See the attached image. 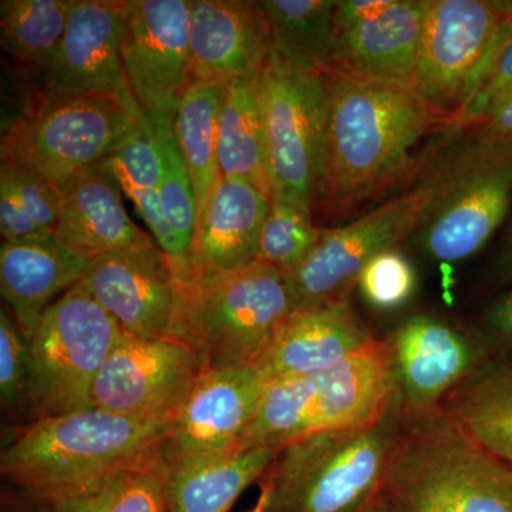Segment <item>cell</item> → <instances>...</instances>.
Instances as JSON below:
<instances>
[{
  "mask_svg": "<svg viewBox=\"0 0 512 512\" xmlns=\"http://www.w3.org/2000/svg\"><path fill=\"white\" fill-rule=\"evenodd\" d=\"M323 80L325 124L313 215L335 220L407 183L421 165V141L451 126L412 83L339 67Z\"/></svg>",
  "mask_w": 512,
  "mask_h": 512,
  "instance_id": "obj_1",
  "label": "cell"
},
{
  "mask_svg": "<svg viewBox=\"0 0 512 512\" xmlns=\"http://www.w3.org/2000/svg\"><path fill=\"white\" fill-rule=\"evenodd\" d=\"M171 421L136 419L86 407L12 427L0 473L37 503L86 490L167 443Z\"/></svg>",
  "mask_w": 512,
  "mask_h": 512,
  "instance_id": "obj_2",
  "label": "cell"
},
{
  "mask_svg": "<svg viewBox=\"0 0 512 512\" xmlns=\"http://www.w3.org/2000/svg\"><path fill=\"white\" fill-rule=\"evenodd\" d=\"M383 497L390 512H512V467L441 410L402 414Z\"/></svg>",
  "mask_w": 512,
  "mask_h": 512,
  "instance_id": "obj_3",
  "label": "cell"
},
{
  "mask_svg": "<svg viewBox=\"0 0 512 512\" xmlns=\"http://www.w3.org/2000/svg\"><path fill=\"white\" fill-rule=\"evenodd\" d=\"M400 400L372 426L323 431L279 450L259 480L266 512H359L383 493Z\"/></svg>",
  "mask_w": 512,
  "mask_h": 512,
  "instance_id": "obj_4",
  "label": "cell"
},
{
  "mask_svg": "<svg viewBox=\"0 0 512 512\" xmlns=\"http://www.w3.org/2000/svg\"><path fill=\"white\" fill-rule=\"evenodd\" d=\"M397 400L392 342L376 339L332 369L268 383L241 447L282 448L323 431L372 426Z\"/></svg>",
  "mask_w": 512,
  "mask_h": 512,
  "instance_id": "obj_5",
  "label": "cell"
},
{
  "mask_svg": "<svg viewBox=\"0 0 512 512\" xmlns=\"http://www.w3.org/2000/svg\"><path fill=\"white\" fill-rule=\"evenodd\" d=\"M295 311L285 272L254 261L183 285L178 332L205 370L251 366Z\"/></svg>",
  "mask_w": 512,
  "mask_h": 512,
  "instance_id": "obj_6",
  "label": "cell"
},
{
  "mask_svg": "<svg viewBox=\"0 0 512 512\" xmlns=\"http://www.w3.org/2000/svg\"><path fill=\"white\" fill-rule=\"evenodd\" d=\"M143 116L136 101L117 94L35 89L3 131L0 160L62 187L77 171L111 156Z\"/></svg>",
  "mask_w": 512,
  "mask_h": 512,
  "instance_id": "obj_7",
  "label": "cell"
},
{
  "mask_svg": "<svg viewBox=\"0 0 512 512\" xmlns=\"http://www.w3.org/2000/svg\"><path fill=\"white\" fill-rule=\"evenodd\" d=\"M511 26L512 2L429 0L412 84L451 128Z\"/></svg>",
  "mask_w": 512,
  "mask_h": 512,
  "instance_id": "obj_8",
  "label": "cell"
},
{
  "mask_svg": "<svg viewBox=\"0 0 512 512\" xmlns=\"http://www.w3.org/2000/svg\"><path fill=\"white\" fill-rule=\"evenodd\" d=\"M120 333L116 320L101 308L82 282L52 303L29 342L37 419L92 407L94 380Z\"/></svg>",
  "mask_w": 512,
  "mask_h": 512,
  "instance_id": "obj_9",
  "label": "cell"
},
{
  "mask_svg": "<svg viewBox=\"0 0 512 512\" xmlns=\"http://www.w3.org/2000/svg\"><path fill=\"white\" fill-rule=\"evenodd\" d=\"M440 190L439 170L423 184L359 220L322 229L305 259L285 272L296 309H312L348 302L350 292L370 259L393 249L426 221Z\"/></svg>",
  "mask_w": 512,
  "mask_h": 512,
  "instance_id": "obj_10",
  "label": "cell"
},
{
  "mask_svg": "<svg viewBox=\"0 0 512 512\" xmlns=\"http://www.w3.org/2000/svg\"><path fill=\"white\" fill-rule=\"evenodd\" d=\"M440 190L427 215L423 247L440 262L477 254L507 217L512 201V141L474 136L439 168Z\"/></svg>",
  "mask_w": 512,
  "mask_h": 512,
  "instance_id": "obj_11",
  "label": "cell"
},
{
  "mask_svg": "<svg viewBox=\"0 0 512 512\" xmlns=\"http://www.w3.org/2000/svg\"><path fill=\"white\" fill-rule=\"evenodd\" d=\"M266 163L274 197L312 208L325 124V80L296 72L271 52L259 73Z\"/></svg>",
  "mask_w": 512,
  "mask_h": 512,
  "instance_id": "obj_12",
  "label": "cell"
},
{
  "mask_svg": "<svg viewBox=\"0 0 512 512\" xmlns=\"http://www.w3.org/2000/svg\"><path fill=\"white\" fill-rule=\"evenodd\" d=\"M204 370L197 350L183 340L138 338L121 330L94 380L90 406L173 423Z\"/></svg>",
  "mask_w": 512,
  "mask_h": 512,
  "instance_id": "obj_13",
  "label": "cell"
},
{
  "mask_svg": "<svg viewBox=\"0 0 512 512\" xmlns=\"http://www.w3.org/2000/svg\"><path fill=\"white\" fill-rule=\"evenodd\" d=\"M80 282L128 335L181 340L183 285L153 239L94 259Z\"/></svg>",
  "mask_w": 512,
  "mask_h": 512,
  "instance_id": "obj_14",
  "label": "cell"
},
{
  "mask_svg": "<svg viewBox=\"0 0 512 512\" xmlns=\"http://www.w3.org/2000/svg\"><path fill=\"white\" fill-rule=\"evenodd\" d=\"M191 0H127L124 73L144 114L177 106L191 84Z\"/></svg>",
  "mask_w": 512,
  "mask_h": 512,
  "instance_id": "obj_15",
  "label": "cell"
},
{
  "mask_svg": "<svg viewBox=\"0 0 512 512\" xmlns=\"http://www.w3.org/2000/svg\"><path fill=\"white\" fill-rule=\"evenodd\" d=\"M427 5L429 0L336 2L333 67L360 76L412 83Z\"/></svg>",
  "mask_w": 512,
  "mask_h": 512,
  "instance_id": "obj_16",
  "label": "cell"
},
{
  "mask_svg": "<svg viewBox=\"0 0 512 512\" xmlns=\"http://www.w3.org/2000/svg\"><path fill=\"white\" fill-rule=\"evenodd\" d=\"M127 2L73 0L59 49L36 89L67 93H111L134 100L123 66ZM136 101V100H134Z\"/></svg>",
  "mask_w": 512,
  "mask_h": 512,
  "instance_id": "obj_17",
  "label": "cell"
},
{
  "mask_svg": "<svg viewBox=\"0 0 512 512\" xmlns=\"http://www.w3.org/2000/svg\"><path fill=\"white\" fill-rule=\"evenodd\" d=\"M268 386L258 366L204 370L171 424V458L241 447Z\"/></svg>",
  "mask_w": 512,
  "mask_h": 512,
  "instance_id": "obj_18",
  "label": "cell"
},
{
  "mask_svg": "<svg viewBox=\"0 0 512 512\" xmlns=\"http://www.w3.org/2000/svg\"><path fill=\"white\" fill-rule=\"evenodd\" d=\"M390 342L404 417L439 412L448 394L474 375L478 363L470 340L429 316L407 320Z\"/></svg>",
  "mask_w": 512,
  "mask_h": 512,
  "instance_id": "obj_19",
  "label": "cell"
},
{
  "mask_svg": "<svg viewBox=\"0 0 512 512\" xmlns=\"http://www.w3.org/2000/svg\"><path fill=\"white\" fill-rule=\"evenodd\" d=\"M191 83L227 84L261 73L271 40L261 3L191 0Z\"/></svg>",
  "mask_w": 512,
  "mask_h": 512,
  "instance_id": "obj_20",
  "label": "cell"
},
{
  "mask_svg": "<svg viewBox=\"0 0 512 512\" xmlns=\"http://www.w3.org/2000/svg\"><path fill=\"white\" fill-rule=\"evenodd\" d=\"M55 237L90 262L151 241L128 217L120 185L106 160L77 171L60 187Z\"/></svg>",
  "mask_w": 512,
  "mask_h": 512,
  "instance_id": "obj_21",
  "label": "cell"
},
{
  "mask_svg": "<svg viewBox=\"0 0 512 512\" xmlns=\"http://www.w3.org/2000/svg\"><path fill=\"white\" fill-rule=\"evenodd\" d=\"M375 340L349 301L296 309L256 366L268 383L313 375L340 365Z\"/></svg>",
  "mask_w": 512,
  "mask_h": 512,
  "instance_id": "obj_22",
  "label": "cell"
},
{
  "mask_svg": "<svg viewBox=\"0 0 512 512\" xmlns=\"http://www.w3.org/2000/svg\"><path fill=\"white\" fill-rule=\"evenodd\" d=\"M269 204L271 198L248 181L218 178L197 220L192 242V282L256 261Z\"/></svg>",
  "mask_w": 512,
  "mask_h": 512,
  "instance_id": "obj_23",
  "label": "cell"
},
{
  "mask_svg": "<svg viewBox=\"0 0 512 512\" xmlns=\"http://www.w3.org/2000/svg\"><path fill=\"white\" fill-rule=\"evenodd\" d=\"M90 264L56 237L2 242L0 291L28 342L52 299L79 284Z\"/></svg>",
  "mask_w": 512,
  "mask_h": 512,
  "instance_id": "obj_24",
  "label": "cell"
},
{
  "mask_svg": "<svg viewBox=\"0 0 512 512\" xmlns=\"http://www.w3.org/2000/svg\"><path fill=\"white\" fill-rule=\"evenodd\" d=\"M278 447H237L198 456L170 457L167 512H228L239 495L261 480Z\"/></svg>",
  "mask_w": 512,
  "mask_h": 512,
  "instance_id": "obj_25",
  "label": "cell"
},
{
  "mask_svg": "<svg viewBox=\"0 0 512 512\" xmlns=\"http://www.w3.org/2000/svg\"><path fill=\"white\" fill-rule=\"evenodd\" d=\"M221 177L239 178L274 198L266 163L259 73L225 84L218 117Z\"/></svg>",
  "mask_w": 512,
  "mask_h": 512,
  "instance_id": "obj_26",
  "label": "cell"
},
{
  "mask_svg": "<svg viewBox=\"0 0 512 512\" xmlns=\"http://www.w3.org/2000/svg\"><path fill=\"white\" fill-rule=\"evenodd\" d=\"M440 410L478 446L512 467V365L474 373L448 394Z\"/></svg>",
  "mask_w": 512,
  "mask_h": 512,
  "instance_id": "obj_27",
  "label": "cell"
},
{
  "mask_svg": "<svg viewBox=\"0 0 512 512\" xmlns=\"http://www.w3.org/2000/svg\"><path fill=\"white\" fill-rule=\"evenodd\" d=\"M271 52L296 72L323 76L335 64V0H264Z\"/></svg>",
  "mask_w": 512,
  "mask_h": 512,
  "instance_id": "obj_28",
  "label": "cell"
},
{
  "mask_svg": "<svg viewBox=\"0 0 512 512\" xmlns=\"http://www.w3.org/2000/svg\"><path fill=\"white\" fill-rule=\"evenodd\" d=\"M167 443L86 490L43 504V512H167Z\"/></svg>",
  "mask_w": 512,
  "mask_h": 512,
  "instance_id": "obj_29",
  "label": "cell"
},
{
  "mask_svg": "<svg viewBox=\"0 0 512 512\" xmlns=\"http://www.w3.org/2000/svg\"><path fill=\"white\" fill-rule=\"evenodd\" d=\"M225 84L192 82L177 101L175 134L183 151L197 200V220L220 174L218 117Z\"/></svg>",
  "mask_w": 512,
  "mask_h": 512,
  "instance_id": "obj_30",
  "label": "cell"
},
{
  "mask_svg": "<svg viewBox=\"0 0 512 512\" xmlns=\"http://www.w3.org/2000/svg\"><path fill=\"white\" fill-rule=\"evenodd\" d=\"M72 5L73 0H2V49L30 69H45L62 43Z\"/></svg>",
  "mask_w": 512,
  "mask_h": 512,
  "instance_id": "obj_31",
  "label": "cell"
},
{
  "mask_svg": "<svg viewBox=\"0 0 512 512\" xmlns=\"http://www.w3.org/2000/svg\"><path fill=\"white\" fill-rule=\"evenodd\" d=\"M60 187L28 168L0 163V234L3 242L55 237Z\"/></svg>",
  "mask_w": 512,
  "mask_h": 512,
  "instance_id": "obj_32",
  "label": "cell"
},
{
  "mask_svg": "<svg viewBox=\"0 0 512 512\" xmlns=\"http://www.w3.org/2000/svg\"><path fill=\"white\" fill-rule=\"evenodd\" d=\"M175 107L146 114L156 134L161 156V202L175 238L180 245L184 262V279L181 285L192 282V242L197 228V200L194 184L183 151L175 134Z\"/></svg>",
  "mask_w": 512,
  "mask_h": 512,
  "instance_id": "obj_33",
  "label": "cell"
},
{
  "mask_svg": "<svg viewBox=\"0 0 512 512\" xmlns=\"http://www.w3.org/2000/svg\"><path fill=\"white\" fill-rule=\"evenodd\" d=\"M312 208L274 197L262 225L256 261L289 272L315 247L322 229L313 222Z\"/></svg>",
  "mask_w": 512,
  "mask_h": 512,
  "instance_id": "obj_34",
  "label": "cell"
},
{
  "mask_svg": "<svg viewBox=\"0 0 512 512\" xmlns=\"http://www.w3.org/2000/svg\"><path fill=\"white\" fill-rule=\"evenodd\" d=\"M0 403L13 427L37 420L35 370L28 340L15 319L0 313Z\"/></svg>",
  "mask_w": 512,
  "mask_h": 512,
  "instance_id": "obj_35",
  "label": "cell"
},
{
  "mask_svg": "<svg viewBox=\"0 0 512 512\" xmlns=\"http://www.w3.org/2000/svg\"><path fill=\"white\" fill-rule=\"evenodd\" d=\"M121 191L158 190L161 183L160 147L146 114L130 137L106 158Z\"/></svg>",
  "mask_w": 512,
  "mask_h": 512,
  "instance_id": "obj_36",
  "label": "cell"
},
{
  "mask_svg": "<svg viewBox=\"0 0 512 512\" xmlns=\"http://www.w3.org/2000/svg\"><path fill=\"white\" fill-rule=\"evenodd\" d=\"M416 284V272L409 259L394 248L373 256L357 281L363 298L380 311L406 305Z\"/></svg>",
  "mask_w": 512,
  "mask_h": 512,
  "instance_id": "obj_37",
  "label": "cell"
},
{
  "mask_svg": "<svg viewBox=\"0 0 512 512\" xmlns=\"http://www.w3.org/2000/svg\"><path fill=\"white\" fill-rule=\"evenodd\" d=\"M512 92V26L495 53L493 62L466 104L458 111L453 128H471L483 119L495 104Z\"/></svg>",
  "mask_w": 512,
  "mask_h": 512,
  "instance_id": "obj_38",
  "label": "cell"
},
{
  "mask_svg": "<svg viewBox=\"0 0 512 512\" xmlns=\"http://www.w3.org/2000/svg\"><path fill=\"white\" fill-rule=\"evenodd\" d=\"M474 136L487 140L512 141V92L504 96L487 114L471 127Z\"/></svg>",
  "mask_w": 512,
  "mask_h": 512,
  "instance_id": "obj_39",
  "label": "cell"
},
{
  "mask_svg": "<svg viewBox=\"0 0 512 512\" xmlns=\"http://www.w3.org/2000/svg\"><path fill=\"white\" fill-rule=\"evenodd\" d=\"M491 322L495 330L512 345V292L495 306Z\"/></svg>",
  "mask_w": 512,
  "mask_h": 512,
  "instance_id": "obj_40",
  "label": "cell"
},
{
  "mask_svg": "<svg viewBox=\"0 0 512 512\" xmlns=\"http://www.w3.org/2000/svg\"><path fill=\"white\" fill-rule=\"evenodd\" d=\"M18 498L10 497V495L3 494L2 498V512H43L42 503L32 500V498L26 497Z\"/></svg>",
  "mask_w": 512,
  "mask_h": 512,
  "instance_id": "obj_41",
  "label": "cell"
},
{
  "mask_svg": "<svg viewBox=\"0 0 512 512\" xmlns=\"http://www.w3.org/2000/svg\"><path fill=\"white\" fill-rule=\"evenodd\" d=\"M359 512H390L389 507H387L386 500H384L383 493L379 495V497L375 498L372 503L366 505L363 510Z\"/></svg>",
  "mask_w": 512,
  "mask_h": 512,
  "instance_id": "obj_42",
  "label": "cell"
},
{
  "mask_svg": "<svg viewBox=\"0 0 512 512\" xmlns=\"http://www.w3.org/2000/svg\"><path fill=\"white\" fill-rule=\"evenodd\" d=\"M249 512H266V503L265 497L262 494H259L258 501H256L255 507L252 508Z\"/></svg>",
  "mask_w": 512,
  "mask_h": 512,
  "instance_id": "obj_43",
  "label": "cell"
}]
</instances>
